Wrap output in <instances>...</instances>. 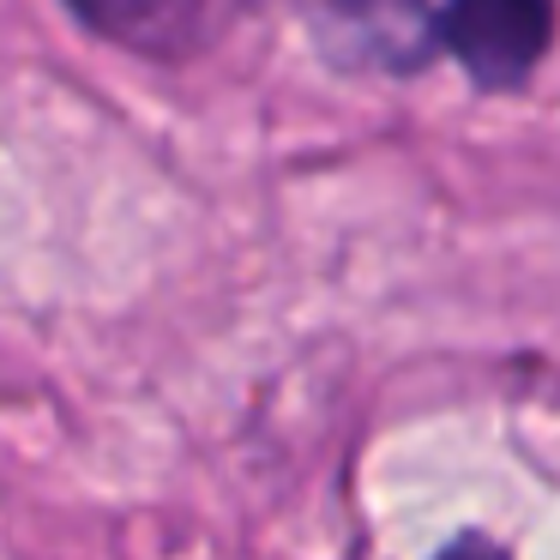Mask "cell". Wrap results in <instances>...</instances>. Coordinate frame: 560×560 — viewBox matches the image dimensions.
<instances>
[{"mask_svg": "<svg viewBox=\"0 0 560 560\" xmlns=\"http://www.w3.org/2000/svg\"><path fill=\"white\" fill-rule=\"evenodd\" d=\"M555 13L548 0H446L440 43L464 61L476 85H518L548 55Z\"/></svg>", "mask_w": 560, "mask_h": 560, "instance_id": "1", "label": "cell"}, {"mask_svg": "<svg viewBox=\"0 0 560 560\" xmlns=\"http://www.w3.org/2000/svg\"><path fill=\"white\" fill-rule=\"evenodd\" d=\"M103 37H121L133 49H170L175 31L194 25V0H67Z\"/></svg>", "mask_w": 560, "mask_h": 560, "instance_id": "2", "label": "cell"}, {"mask_svg": "<svg viewBox=\"0 0 560 560\" xmlns=\"http://www.w3.org/2000/svg\"><path fill=\"white\" fill-rule=\"evenodd\" d=\"M338 13L350 19L355 49L392 55V61H416L422 49V7L416 0H338Z\"/></svg>", "mask_w": 560, "mask_h": 560, "instance_id": "3", "label": "cell"}, {"mask_svg": "<svg viewBox=\"0 0 560 560\" xmlns=\"http://www.w3.org/2000/svg\"><path fill=\"white\" fill-rule=\"evenodd\" d=\"M434 560H506V548H494L488 536H458V542L440 548Z\"/></svg>", "mask_w": 560, "mask_h": 560, "instance_id": "4", "label": "cell"}]
</instances>
